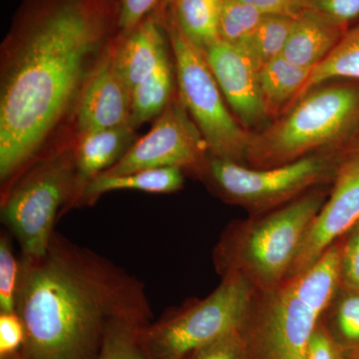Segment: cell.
<instances>
[{"label": "cell", "mask_w": 359, "mask_h": 359, "mask_svg": "<svg viewBox=\"0 0 359 359\" xmlns=\"http://www.w3.org/2000/svg\"><path fill=\"white\" fill-rule=\"evenodd\" d=\"M110 0H27L4 42L0 177L28 162L79 99L112 23Z\"/></svg>", "instance_id": "6da1fadb"}, {"label": "cell", "mask_w": 359, "mask_h": 359, "mask_svg": "<svg viewBox=\"0 0 359 359\" xmlns=\"http://www.w3.org/2000/svg\"><path fill=\"white\" fill-rule=\"evenodd\" d=\"M15 313L25 330L22 359H96L115 323L148 327L131 278L54 237L43 257H25Z\"/></svg>", "instance_id": "7a4b0ae2"}, {"label": "cell", "mask_w": 359, "mask_h": 359, "mask_svg": "<svg viewBox=\"0 0 359 359\" xmlns=\"http://www.w3.org/2000/svg\"><path fill=\"white\" fill-rule=\"evenodd\" d=\"M339 287V241L308 269L255 290L244 325L257 359H306L309 340Z\"/></svg>", "instance_id": "3957f363"}, {"label": "cell", "mask_w": 359, "mask_h": 359, "mask_svg": "<svg viewBox=\"0 0 359 359\" xmlns=\"http://www.w3.org/2000/svg\"><path fill=\"white\" fill-rule=\"evenodd\" d=\"M287 110L252 137L245 160L252 168L282 166L323 148L347 154L359 126V82L316 87Z\"/></svg>", "instance_id": "277c9868"}, {"label": "cell", "mask_w": 359, "mask_h": 359, "mask_svg": "<svg viewBox=\"0 0 359 359\" xmlns=\"http://www.w3.org/2000/svg\"><path fill=\"white\" fill-rule=\"evenodd\" d=\"M327 199L323 191L313 190L266 216L241 224L221 249L226 273H241L257 290L282 283L309 224Z\"/></svg>", "instance_id": "5b68a950"}, {"label": "cell", "mask_w": 359, "mask_h": 359, "mask_svg": "<svg viewBox=\"0 0 359 359\" xmlns=\"http://www.w3.org/2000/svg\"><path fill=\"white\" fill-rule=\"evenodd\" d=\"M254 292L244 276L228 271L204 301L142 328V346L151 359H186L200 347L242 330Z\"/></svg>", "instance_id": "8992f818"}, {"label": "cell", "mask_w": 359, "mask_h": 359, "mask_svg": "<svg viewBox=\"0 0 359 359\" xmlns=\"http://www.w3.org/2000/svg\"><path fill=\"white\" fill-rule=\"evenodd\" d=\"M344 152L309 155L282 166L256 169L215 157L209 170L219 191L235 204L252 211H266L287 204L314 187L334 182Z\"/></svg>", "instance_id": "52a82bcc"}, {"label": "cell", "mask_w": 359, "mask_h": 359, "mask_svg": "<svg viewBox=\"0 0 359 359\" xmlns=\"http://www.w3.org/2000/svg\"><path fill=\"white\" fill-rule=\"evenodd\" d=\"M168 32L176 60L182 104L192 115L209 150L221 159L237 163L247 159L252 136L226 109L204 52L187 39L172 18Z\"/></svg>", "instance_id": "ba28073f"}, {"label": "cell", "mask_w": 359, "mask_h": 359, "mask_svg": "<svg viewBox=\"0 0 359 359\" xmlns=\"http://www.w3.org/2000/svg\"><path fill=\"white\" fill-rule=\"evenodd\" d=\"M76 186L75 161L63 156L34 168L9 194L2 218L25 257L39 259L46 254L59 208Z\"/></svg>", "instance_id": "9c48e42d"}, {"label": "cell", "mask_w": 359, "mask_h": 359, "mask_svg": "<svg viewBox=\"0 0 359 359\" xmlns=\"http://www.w3.org/2000/svg\"><path fill=\"white\" fill-rule=\"evenodd\" d=\"M197 125L189 119L183 104L171 103L154 126L103 175L117 176L158 168L199 167L208 150Z\"/></svg>", "instance_id": "30bf717a"}, {"label": "cell", "mask_w": 359, "mask_h": 359, "mask_svg": "<svg viewBox=\"0 0 359 359\" xmlns=\"http://www.w3.org/2000/svg\"><path fill=\"white\" fill-rule=\"evenodd\" d=\"M334 184L330 198L309 224L287 278L313 266L359 223L358 158L347 156L340 164Z\"/></svg>", "instance_id": "8fae6325"}, {"label": "cell", "mask_w": 359, "mask_h": 359, "mask_svg": "<svg viewBox=\"0 0 359 359\" xmlns=\"http://www.w3.org/2000/svg\"><path fill=\"white\" fill-rule=\"evenodd\" d=\"M204 55L242 124L250 128L264 121L268 116L259 89V67L249 49L218 40L205 49Z\"/></svg>", "instance_id": "7c38bea8"}, {"label": "cell", "mask_w": 359, "mask_h": 359, "mask_svg": "<svg viewBox=\"0 0 359 359\" xmlns=\"http://www.w3.org/2000/svg\"><path fill=\"white\" fill-rule=\"evenodd\" d=\"M131 93L116 67L114 52L108 51L90 73L78 99L80 134L131 124Z\"/></svg>", "instance_id": "4fadbf2b"}, {"label": "cell", "mask_w": 359, "mask_h": 359, "mask_svg": "<svg viewBox=\"0 0 359 359\" xmlns=\"http://www.w3.org/2000/svg\"><path fill=\"white\" fill-rule=\"evenodd\" d=\"M166 58L162 28L156 18L148 16L125 35L114 52L116 67L131 91Z\"/></svg>", "instance_id": "5bb4252c"}, {"label": "cell", "mask_w": 359, "mask_h": 359, "mask_svg": "<svg viewBox=\"0 0 359 359\" xmlns=\"http://www.w3.org/2000/svg\"><path fill=\"white\" fill-rule=\"evenodd\" d=\"M133 126L96 130L81 135L75 153L77 186L83 191L90 180L114 166L127 151L133 140Z\"/></svg>", "instance_id": "9a60e30c"}, {"label": "cell", "mask_w": 359, "mask_h": 359, "mask_svg": "<svg viewBox=\"0 0 359 359\" xmlns=\"http://www.w3.org/2000/svg\"><path fill=\"white\" fill-rule=\"evenodd\" d=\"M347 30L311 9L295 20L282 56L294 65L313 69L327 57Z\"/></svg>", "instance_id": "2e32d148"}, {"label": "cell", "mask_w": 359, "mask_h": 359, "mask_svg": "<svg viewBox=\"0 0 359 359\" xmlns=\"http://www.w3.org/2000/svg\"><path fill=\"white\" fill-rule=\"evenodd\" d=\"M311 70L294 65L282 55L259 69V89L268 117H276L285 106L289 109L308 81Z\"/></svg>", "instance_id": "e0dca14e"}, {"label": "cell", "mask_w": 359, "mask_h": 359, "mask_svg": "<svg viewBox=\"0 0 359 359\" xmlns=\"http://www.w3.org/2000/svg\"><path fill=\"white\" fill-rule=\"evenodd\" d=\"M182 170L167 167L143 170L126 175L108 176L100 174L90 180L82 194L86 199H97L103 194L118 190H137L143 192L165 194L179 190L183 186Z\"/></svg>", "instance_id": "ac0fdd59"}, {"label": "cell", "mask_w": 359, "mask_h": 359, "mask_svg": "<svg viewBox=\"0 0 359 359\" xmlns=\"http://www.w3.org/2000/svg\"><path fill=\"white\" fill-rule=\"evenodd\" d=\"M334 79L359 82V22L349 28L327 57L311 70L290 107L311 89Z\"/></svg>", "instance_id": "d6986e66"}, {"label": "cell", "mask_w": 359, "mask_h": 359, "mask_svg": "<svg viewBox=\"0 0 359 359\" xmlns=\"http://www.w3.org/2000/svg\"><path fill=\"white\" fill-rule=\"evenodd\" d=\"M172 20L200 50L219 40L221 0H174Z\"/></svg>", "instance_id": "ffe728a7"}, {"label": "cell", "mask_w": 359, "mask_h": 359, "mask_svg": "<svg viewBox=\"0 0 359 359\" xmlns=\"http://www.w3.org/2000/svg\"><path fill=\"white\" fill-rule=\"evenodd\" d=\"M172 74L168 58L132 89L130 123L140 126L164 112L170 102Z\"/></svg>", "instance_id": "44dd1931"}, {"label": "cell", "mask_w": 359, "mask_h": 359, "mask_svg": "<svg viewBox=\"0 0 359 359\" xmlns=\"http://www.w3.org/2000/svg\"><path fill=\"white\" fill-rule=\"evenodd\" d=\"M328 334L342 351H359V292L339 287L325 311Z\"/></svg>", "instance_id": "7402d4cb"}, {"label": "cell", "mask_w": 359, "mask_h": 359, "mask_svg": "<svg viewBox=\"0 0 359 359\" xmlns=\"http://www.w3.org/2000/svg\"><path fill=\"white\" fill-rule=\"evenodd\" d=\"M264 15L255 7L238 0H221L219 40L248 48Z\"/></svg>", "instance_id": "603a6c76"}, {"label": "cell", "mask_w": 359, "mask_h": 359, "mask_svg": "<svg viewBox=\"0 0 359 359\" xmlns=\"http://www.w3.org/2000/svg\"><path fill=\"white\" fill-rule=\"evenodd\" d=\"M294 22V18L287 16L264 15L248 47L259 69L269 61L282 55Z\"/></svg>", "instance_id": "cb8c5ba5"}, {"label": "cell", "mask_w": 359, "mask_h": 359, "mask_svg": "<svg viewBox=\"0 0 359 359\" xmlns=\"http://www.w3.org/2000/svg\"><path fill=\"white\" fill-rule=\"evenodd\" d=\"M142 328L130 323H115L108 330L96 359H151L142 346Z\"/></svg>", "instance_id": "d4e9b609"}, {"label": "cell", "mask_w": 359, "mask_h": 359, "mask_svg": "<svg viewBox=\"0 0 359 359\" xmlns=\"http://www.w3.org/2000/svg\"><path fill=\"white\" fill-rule=\"evenodd\" d=\"M20 269L6 238L0 241V309L1 313H15L16 292Z\"/></svg>", "instance_id": "484cf974"}, {"label": "cell", "mask_w": 359, "mask_h": 359, "mask_svg": "<svg viewBox=\"0 0 359 359\" xmlns=\"http://www.w3.org/2000/svg\"><path fill=\"white\" fill-rule=\"evenodd\" d=\"M339 287L359 292V223L339 240Z\"/></svg>", "instance_id": "4316f807"}, {"label": "cell", "mask_w": 359, "mask_h": 359, "mask_svg": "<svg viewBox=\"0 0 359 359\" xmlns=\"http://www.w3.org/2000/svg\"><path fill=\"white\" fill-rule=\"evenodd\" d=\"M189 359H245L247 347L242 330L224 335L200 347L188 356Z\"/></svg>", "instance_id": "83f0119b"}, {"label": "cell", "mask_w": 359, "mask_h": 359, "mask_svg": "<svg viewBox=\"0 0 359 359\" xmlns=\"http://www.w3.org/2000/svg\"><path fill=\"white\" fill-rule=\"evenodd\" d=\"M311 6L314 13L346 29L359 22V0H311Z\"/></svg>", "instance_id": "f1b7e54d"}, {"label": "cell", "mask_w": 359, "mask_h": 359, "mask_svg": "<svg viewBox=\"0 0 359 359\" xmlns=\"http://www.w3.org/2000/svg\"><path fill=\"white\" fill-rule=\"evenodd\" d=\"M25 330L16 313L0 314V356L18 353L25 344Z\"/></svg>", "instance_id": "f546056e"}, {"label": "cell", "mask_w": 359, "mask_h": 359, "mask_svg": "<svg viewBox=\"0 0 359 359\" xmlns=\"http://www.w3.org/2000/svg\"><path fill=\"white\" fill-rule=\"evenodd\" d=\"M160 0H119L117 22L124 35L128 34L157 6Z\"/></svg>", "instance_id": "4dcf8cb0"}, {"label": "cell", "mask_w": 359, "mask_h": 359, "mask_svg": "<svg viewBox=\"0 0 359 359\" xmlns=\"http://www.w3.org/2000/svg\"><path fill=\"white\" fill-rule=\"evenodd\" d=\"M257 8L264 14L283 15L287 18H302L311 11V0H238Z\"/></svg>", "instance_id": "1f68e13d"}, {"label": "cell", "mask_w": 359, "mask_h": 359, "mask_svg": "<svg viewBox=\"0 0 359 359\" xmlns=\"http://www.w3.org/2000/svg\"><path fill=\"white\" fill-rule=\"evenodd\" d=\"M321 323L309 340L306 359H346L342 349Z\"/></svg>", "instance_id": "d6a6232c"}, {"label": "cell", "mask_w": 359, "mask_h": 359, "mask_svg": "<svg viewBox=\"0 0 359 359\" xmlns=\"http://www.w3.org/2000/svg\"><path fill=\"white\" fill-rule=\"evenodd\" d=\"M347 155L354 156V157L359 159V126L355 136H354L353 143L351 144L348 151H347Z\"/></svg>", "instance_id": "836d02e7"}, {"label": "cell", "mask_w": 359, "mask_h": 359, "mask_svg": "<svg viewBox=\"0 0 359 359\" xmlns=\"http://www.w3.org/2000/svg\"><path fill=\"white\" fill-rule=\"evenodd\" d=\"M0 359H22L21 358L20 351L18 353L6 354V355L0 356Z\"/></svg>", "instance_id": "e575fe53"}, {"label": "cell", "mask_w": 359, "mask_h": 359, "mask_svg": "<svg viewBox=\"0 0 359 359\" xmlns=\"http://www.w3.org/2000/svg\"><path fill=\"white\" fill-rule=\"evenodd\" d=\"M348 353H351V358H349V359H359V351H348Z\"/></svg>", "instance_id": "d590c367"}, {"label": "cell", "mask_w": 359, "mask_h": 359, "mask_svg": "<svg viewBox=\"0 0 359 359\" xmlns=\"http://www.w3.org/2000/svg\"><path fill=\"white\" fill-rule=\"evenodd\" d=\"M165 1L169 2V4H172V2L174 1V0H165Z\"/></svg>", "instance_id": "8d00e7d4"}]
</instances>
